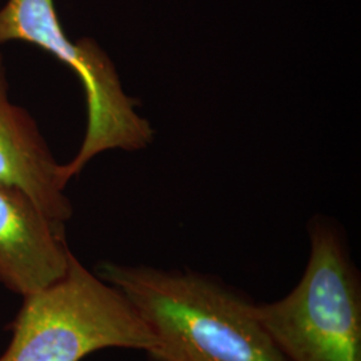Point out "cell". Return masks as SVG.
Segmentation results:
<instances>
[{"label": "cell", "mask_w": 361, "mask_h": 361, "mask_svg": "<svg viewBox=\"0 0 361 361\" xmlns=\"http://www.w3.org/2000/svg\"><path fill=\"white\" fill-rule=\"evenodd\" d=\"M95 273L146 324L152 361H286L258 322L256 302L217 276L113 261Z\"/></svg>", "instance_id": "6da1fadb"}, {"label": "cell", "mask_w": 361, "mask_h": 361, "mask_svg": "<svg viewBox=\"0 0 361 361\" xmlns=\"http://www.w3.org/2000/svg\"><path fill=\"white\" fill-rule=\"evenodd\" d=\"M22 300L0 361H82L104 349L154 347L129 300L74 253L58 280Z\"/></svg>", "instance_id": "7a4b0ae2"}, {"label": "cell", "mask_w": 361, "mask_h": 361, "mask_svg": "<svg viewBox=\"0 0 361 361\" xmlns=\"http://www.w3.org/2000/svg\"><path fill=\"white\" fill-rule=\"evenodd\" d=\"M310 252L286 296L255 305L286 361H361V274L335 221L310 219Z\"/></svg>", "instance_id": "3957f363"}, {"label": "cell", "mask_w": 361, "mask_h": 361, "mask_svg": "<svg viewBox=\"0 0 361 361\" xmlns=\"http://www.w3.org/2000/svg\"><path fill=\"white\" fill-rule=\"evenodd\" d=\"M23 42L51 54L82 82L87 125L77 155L59 166L67 186L92 158L107 150H141L154 140V130L135 110L110 56L92 38L73 42L66 35L54 0H7L0 8V46Z\"/></svg>", "instance_id": "277c9868"}, {"label": "cell", "mask_w": 361, "mask_h": 361, "mask_svg": "<svg viewBox=\"0 0 361 361\" xmlns=\"http://www.w3.org/2000/svg\"><path fill=\"white\" fill-rule=\"evenodd\" d=\"M63 224L26 194L0 185V284L25 297L65 273L71 256Z\"/></svg>", "instance_id": "5b68a950"}, {"label": "cell", "mask_w": 361, "mask_h": 361, "mask_svg": "<svg viewBox=\"0 0 361 361\" xmlns=\"http://www.w3.org/2000/svg\"><path fill=\"white\" fill-rule=\"evenodd\" d=\"M4 56L0 52V185L16 189L55 222L73 217L59 166L38 125L8 95Z\"/></svg>", "instance_id": "8992f818"}]
</instances>
